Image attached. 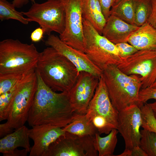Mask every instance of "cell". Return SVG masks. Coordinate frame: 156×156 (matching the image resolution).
Segmentation results:
<instances>
[{
    "mask_svg": "<svg viewBox=\"0 0 156 156\" xmlns=\"http://www.w3.org/2000/svg\"><path fill=\"white\" fill-rule=\"evenodd\" d=\"M99 78L86 71H81L75 83L68 92L74 112L82 114L87 112L99 82Z\"/></svg>",
    "mask_w": 156,
    "mask_h": 156,
    "instance_id": "8fae6325",
    "label": "cell"
},
{
    "mask_svg": "<svg viewBox=\"0 0 156 156\" xmlns=\"http://www.w3.org/2000/svg\"><path fill=\"white\" fill-rule=\"evenodd\" d=\"M118 130L113 129L107 136L102 137L97 132L94 136V146L99 156H112L118 142Z\"/></svg>",
    "mask_w": 156,
    "mask_h": 156,
    "instance_id": "44dd1931",
    "label": "cell"
},
{
    "mask_svg": "<svg viewBox=\"0 0 156 156\" xmlns=\"http://www.w3.org/2000/svg\"><path fill=\"white\" fill-rule=\"evenodd\" d=\"M37 87L36 69L31 70L16 92L11 104L5 123L0 125V136H5L24 125L27 121Z\"/></svg>",
    "mask_w": 156,
    "mask_h": 156,
    "instance_id": "5b68a950",
    "label": "cell"
},
{
    "mask_svg": "<svg viewBox=\"0 0 156 156\" xmlns=\"http://www.w3.org/2000/svg\"><path fill=\"white\" fill-rule=\"evenodd\" d=\"M28 128L25 125L15 129L0 140V152L4 156H10L18 147H21L29 153L31 149Z\"/></svg>",
    "mask_w": 156,
    "mask_h": 156,
    "instance_id": "e0dca14e",
    "label": "cell"
},
{
    "mask_svg": "<svg viewBox=\"0 0 156 156\" xmlns=\"http://www.w3.org/2000/svg\"><path fill=\"white\" fill-rule=\"evenodd\" d=\"M94 136H80L65 132L50 145L44 156H97Z\"/></svg>",
    "mask_w": 156,
    "mask_h": 156,
    "instance_id": "30bf717a",
    "label": "cell"
},
{
    "mask_svg": "<svg viewBox=\"0 0 156 156\" xmlns=\"http://www.w3.org/2000/svg\"><path fill=\"white\" fill-rule=\"evenodd\" d=\"M36 73L37 89L29 112V125L32 127L42 125L65 127L72 121L75 112L70 105L68 92L53 91Z\"/></svg>",
    "mask_w": 156,
    "mask_h": 156,
    "instance_id": "6da1fadb",
    "label": "cell"
},
{
    "mask_svg": "<svg viewBox=\"0 0 156 156\" xmlns=\"http://www.w3.org/2000/svg\"><path fill=\"white\" fill-rule=\"evenodd\" d=\"M101 11L107 21L110 16V10L114 3V0H98Z\"/></svg>",
    "mask_w": 156,
    "mask_h": 156,
    "instance_id": "d6a6232c",
    "label": "cell"
},
{
    "mask_svg": "<svg viewBox=\"0 0 156 156\" xmlns=\"http://www.w3.org/2000/svg\"><path fill=\"white\" fill-rule=\"evenodd\" d=\"M59 0L65 12V29L59 38L67 45L85 53L82 0Z\"/></svg>",
    "mask_w": 156,
    "mask_h": 156,
    "instance_id": "9c48e42d",
    "label": "cell"
},
{
    "mask_svg": "<svg viewBox=\"0 0 156 156\" xmlns=\"http://www.w3.org/2000/svg\"><path fill=\"white\" fill-rule=\"evenodd\" d=\"M118 0H114V2L113 4L114 3L116 2L117 1H118Z\"/></svg>",
    "mask_w": 156,
    "mask_h": 156,
    "instance_id": "ab89813d",
    "label": "cell"
},
{
    "mask_svg": "<svg viewBox=\"0 0 156 156\" xmlns=\"http://www.w3.org/2000/svg\"><path fill=\"white\" fill-rule=\"evenodd\" d=\"M85 53L98 68L103 70L108 66H118L122 57L115 44L100 34L92 25L83 18Z\"/></svg>",
    "mask_w": 156,
    "mask_h": 156,
    "instance_id": "8992f818",
    "label": "cell"
},
{
    "mask_svg": "<svg viewBox=\"0 0 156 156\" xmlns=\"http://www.w3.org/2000/svg\"><path fill=\"white\" fill-rule=\"evenodd\" d=\"M127 42L138 50L156 49V29L147 22L131 35Z\"/></svg>",
    "mask_w": 156,
    "mask_h": 156,
    "instance_id": "ac0fdd59",
    "label": "cell"
},
{
    "mask_svg": "<svg viewBox=\"0 0 156 156\" xmlns=\"http://www.w3.org/2000/svg\"><path fill=\"white\" fill-rule=\"evenodd\" d=\"M140 108L142 118L141 127L144 129L156 133V120L151 107L146 103Z\"/></svg>",
    "mask_w": 156,
    "mask_h": 156,
    "instance_id": "83f0119b",
    "label": "cell"
},
{
    "mask_svg": "<svg viewBox=\"0 0 156 156\" xmlns=\"http://www.w3.org/2000/svg\"><path fill=\"white\" fill-rule=\"evenodd\" d=\"M135 0H118L112 5L110 15H114L125 21L135 25Z\"/></svg>",
    "mask_w": 156,
    "mask_h": 156,
    "instance_id": "7402d4cb",
    "label": "cell"
},
{
    "mask_svg": "<svg viewBox=\"0 0 156 156\" xmlns=\"http://www.w3.org/2000/svg\"><path fill=\"white\" fill-rule=\"evenodd\" d=\"M22 12L29 22L38 23L48 36L52 31L61 35L65 30V11L59 0H47L41 3L35 2L28 11Z\"/></svg>",
    "mask_w": 156,
    "mask_h": 156,
    "instance_id": "52a82bcc",
    "label": "cell"
},
{
    "mask_svg": "<svg viewBox=\"0 0 156 156\" xmlns=\"http://www.w3.org/2000/svg\"><path fill=\"white\" fill-rule=\"evenodd\" d=\"M148 104L151 107L154 116L156 120V100L153 103H148Z\"/></svg>",
    "mask_w": 156,
    "mask_h": 156,
    "instance_id": "74e56055",
    "label": "cell"
},
{
    "mask_svg": "<svg viewBox=\"0 0 156 156\" xmlns=\"http://www.w3.org/2000/svg\"><path fill=\"white\" fill-rule=\"evenodd\" d=\"M101 76L112 103L118 112L135 104L142 87L140 76L126 75L113 65L103 70Z\"/></svg>",
    "mask_w": 156,
    "mask_h": 156,
    "instance_id": "3957f363",
    "label": "cell"
},
{
    "mask_svg": "<svg viewBox=\"0 0 156 156\" xmlns=\"http://www.w3.org/2000/svg\"><path fill=\"white\" fill-rule=\"evenodd\" d=\"M62 129L65 132L80 136H94L98 132L96 128L92 121L87 118L86 114L75 112L72 121Z\"/></svg>",
    "mask_w": 156,
    "mask_h": 156,
    "instance_id": "ffe728a7",
    "label": "cell"
},
{
    "mask_svg": "<svg viewBox=\"0 0 156 156\" xmlns=\"http://www.w3.org/2000/svg\"><path fill=\"white\" fill-rule=\"evenodd\" d=\"M142 118L140 108L133 104L119 112L117 129L125 142V149L140 146Z\"/></svg>",
    "mask_w": 156,
    "mask_h": 156,
    "instance_id": "7c38bea8",
    "label": "cell"
},
{
    "mask_svg": "<svg viewBox=\"0 0 156 156\" xmlns=\"http://www.w3.org/2000/svg\"><path fill=\"white\" fill-rule=\"evenodd\" d=\"M152 9L151 0H135V25L140 27L147 22Z\"/></svg>",
    "mask_w": 156,
    "mask_h": 156,
    "instance_id": "cb8c5ba5",
    "label": "cell"
},
{
    "mask_svg": "<svg viewBox=\"0 0 156 156\" xmlns=\"http://www.w3.org/2000/svg\"><path fill=\"white\" fill-rule=\"evenodd\" d=\"M7 92L0 95V121L7 119L13 98L21 83L28 74Z\"/></svg>",
    "mask_w": 156,
    "mask_h": 156,
    "instance_id": "d4e9b609",
    "label": "cell"
},
{
    "mask_svg": "<svg viewBox=\"0 0 156 156\" xmlns=\"http://www.w3.org/2000/svg\"><path fill=\"white\" fill-rule=\"evenodd\" d=\"M28 152L25 149L19 150L16 149L11 154L10 156H26Z\"/></svg>",
    "mask_w": 156,
    "mask_h": 156,
    "instance_id": "8d00e7d4",
    "label": "cell"
},
{
    "mask_svg": "<svg viewBox=\"0 0 156 156\" xmlns=\"http://www.w3.org/2000/svg\"><path fill=\"white\" fill-rule=\"evenodd\" d=\"M36 69L44 83L55 92H68L79 73L68 59L50 47L40 53Z\"/></svg>",
    "mask_w": 156,
    "mask_h": 156,
    "instance_id": "7a4b0ae2",
    "label": "cell"
},
{
    "mask_svg": "<svg viewBox=\"0 0 156 156\" xmlns=\"http://www.w3.org/2000/svg\"><path fill=\"white\" fill-rule=\"evenodd\" d=\"M44 34L45 32L44 30L40 26L31 32L30 35L31 39L33 42H39L43 38Z\"/></svg>",
    "mask_w": 156,
    "mask_h": 156,
    "instance_id": "836d02e7",
    "label": "cell"
},
{
    "mask_svg": "<svg viewBox=\"0 0 156 156\" xmlns=\"http://www.w3.org/2000/svg\"><path fill=\"white\" fill-rule=\"evenodd\" d=\"M140 132V147L147 156H156V133L144 129Z\"/></svg>",
    "mask_w": 156,
    "mask_h": 156,
    "instance_id": "484cf974",
    "label": "cell"
},
{
    "mask_svg": "<svg viewBox=\"0 0 156 156\" xmlns=\"http://www.w3.org/2000/svg\"><path fill=\"white\" fill-rule=\"evenodd\" d=\"M91 120L100 135L102 133L108 134L113 129H116L114 125L109 123L104 117L100 115L94 116Z\"/></svg>",
    "mask_w": 156,
    "mask_h": 156,
    "instance_id": "f1b7e54d",
    "label": "cell"
},
{
    "mask_svg": "<svg viewBox=\"0 0 156 156\" xmlns=\"http://www.w3.org/2000/svg\"><path fill=\"white\" fill-rule=\"evenodd\" d=\"M65 133L62 128L48 125H35L28 129L29 137L34 143L29 156H44L50 145Z\"/></svg>",
    "mask_w": 156,
    "mask_h": 156,
    "instance_id": "9a60e30c",
    "label": "cell"
},
{
    "mask_svg": "<svg viewBox=\"0 0 156 156\" xmlns=\"http://www.w3.org/2000/svg\"><path fill=\"white\" fill-rule=\"evenodd\" d=\"M119 112L112 105L102 76L89 105L86 115L90 121L93 117L99 115L104 117L117 129Z\"/></svg>",
    "mask_w": 156,
    "mask_h": 156,
    "instance_id": "4fadbf2b",
    "label": "cell"
},
{
    "mask_svg": "<svg viewBox=\"0 0 156 156\" xmlns=\"http://www.w3.org/2000/svg\"><path fill=\"white\" fill-rule=\"evenodd\" d=\"M152 9L148 22L156 29V0H151Z\"/></svg>",
    "mask_w": 156,
    "mask_h": 156,
    "instance_id": "e575fe53",
    "label": "cell"
},
{
    "mask_svg": "<svg viewBox=\"0 0 156 156\" xmlns=\"http://www.w3.org/2000/svg\"><path fill=\"white\" fill-rule=\"evenodd\" d=\"M31 70L25 72L0 75V95L7 92L17 84Z\"/></svg>",
    "mask_w": 156,
    "mask_h": 156,
    "instance_id": "4316f807",
    "label": "cell"
},
{
    "mask_svg": "<svg viewBox=\"0 0 156 156\" xmlns=\"http://www.w3.org/2000/svg\"><path fill=\"white\" fill-rule=\"evenodd\" d=\"M40 53L33 44L8 39L0 42V75L36 69Z\"/></svg>",
    "mask_w": 156,
    "mask_h": 156,
    "instance_id": "277c9868",
    "label": "cell"
},
{
    "mask_svg": "<svg viewBox=\"0 0 156 156\" xmlns=\"http://www.w3.org/2000/svg\"><path fill=\"white\" fill-rule=\"evenodd\" d=\"M45 44L53 47L66 57L79 72H87L98 77L101 76L103 71L90 61L85 53L67 45L57 36L51 34L45 41Z\"/></svg>",
    "mask_w": 156,
    "mask_h": 156,
    "instance_id": "5bb4252c",
    "label": "cell"
},
{
    "mask_svg": "<svg viewBox=\"0 0 156 156\" xmlns=\"http://www.w3.org/2000/svg\"><path fill=\"white\" fill-rule=\"evenodd\" d=\"M139 27L110 15L106 21L102 34L115 44L127 42L130 36Z\"/></svg>",
    "mask_w": 156,
    "mask_h": 156,
    "instance_id": "2e32d148",
    "label": "cell"
},
{
    "mask_svg": "<svg viewBox=\"0 0 156 156\" xmlns=\"http://www.w3.org/2000/svg\"><path fill=\"white\" fill-rule=\"evenodd\" d=\"M122 59V62L117 66L122 72L140 76L141 89L152 86L156 79V49L138 50Z\"/></svg>",
    "mask_w": 156,
    "mask_h": 156,
    "instance_id": "ba28073f",
    "label": "cell"
},
{
    "mask_svg": "<svg viewBox=\"0 0 156 156\" xmlns=\"http://www.w3.org/2000/svg\"><path fill=\"white\" fill-rule=\"evenodd\" d=\"M121 57L131 55L138 50L127 42H122L115 44Z\"/></svg>",
    "mask_w": 156,
    "mask_h": 156,
    "instance_id": "4dcf8cb0",
    "label": "cell"
},
{
    "mask_svg": "<svg viewBox=\"0 0 156 156\" xmlns=\"http://www.w3.org/2000/svg\"><path fill=\"white\" fill-rule=\"evenodd\" d=\"M36 0H13L12 3L16 8H20L28 3L29 1L33 3L35 2Z\"/></svg>",
    "mask_w": 156,
    "mask_h": 156,
    "instance_id": "d590c367",
    "label": "cell"
},
{
    "mask_svg": "<svg viewBox=\"0 0 156 156\" xmlns=\"http://www.w3.org/2000/svg\"><path fill=\"white\" fill-rule=\"evenodd\" d=\"M151 99L156 100V88L149 87L141 89L139 92L135 104L140 108L147 101Z\"/></svg>",
    "mask_w": 156,
    "mask_h": 156,
    "instance_id": "f546056e",
    "label": "cell"
},
{
    "mask_svg": "<svg viewBox=\"0 0 156 156\" xmlns=\"http://www.w3.org/2000/svg\"><path fill=\"white\" fill-rule=\"evenodd\" d=\"M117 156H147V154L140 147L136 146L129 149H125L124 151Z\"/></svg>",
    "mask_w": 156,
    "mask_h": 156,
    "instance_id": "1f68e13d",
    "label": "cell"
},
{
    "mask_svg": "<svg viewBox=\"0 0 156 156\" xmlns=\"http://www.w3.org/2000/svg\"><path fill=\"white\" fill-rule=\"evenodd\" d=\"M82 7L83 18L89 21L102 35L106 21L98 0H82Z\"/></svg>",
    "mask_w": 156,
    "mask_h": 156,
    "instance_id": "d6986e66",
    "label": "cell"
},
{
    "mask_svg": "<svg viewBox=\"0 0 156 156\" xmlns=\"http://www.w3.org/2000/svg\"><path fill=\"white\" fill-rule=\"evenodd\" d=\"M12 3L7 0H0V20L1 21L10 19L17 21L24 25L29 22L27 18H25L21 12L17 11Z\"/></svg>",
    "mask_w": 156,
    "mask_h": 156,
    "instance_id": "603a6c76",
    "label": "cell"
},
{
    "mask_svg": "<svg viewBox=\"0 0 156 156\" xmlns=\"http://www.w3.org/2000/svg\"><path fill=\"white\" fill-rule=\"evenodd\" d=\"M152 87L156 88V79L155 80V81L153 83V84L152 85V86H150Z\"/></svg>",
    "mask_w": 156,
    "mask_h": 156,
    "instance_id": "f35d334b",
    "label": "cell"
}]
</instances>
